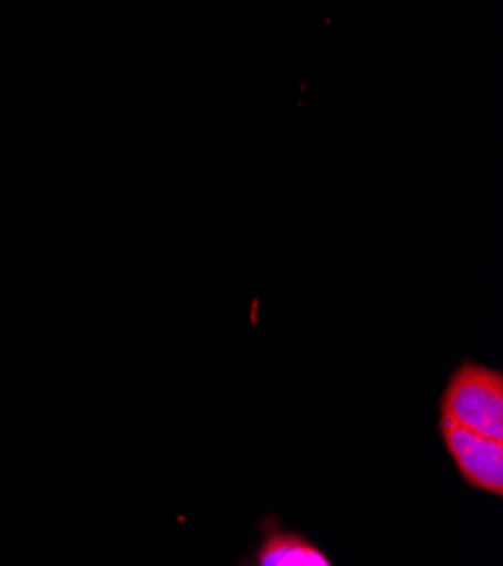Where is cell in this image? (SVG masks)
<instances>
[{"label":"cell","mask_w":503,"mask_h":566,"mask_svg":"<svg viewBox=\"0 0 503 566\" xmlns=\"http://www.w3.org/2000/svg\"><path fill=\"white\" fill-rule=\"evenodd\" d=\"M440 416L503 440V373L476 361H463L440 395Z\"/></svg>","instance_id":"obj_1"},{"label":"cell","mask_w":503,"mask_h":566,"mask_svg":"<svg viewBox=\"0 0 503 566\" xmlns=\"http://www.w3.org/2000/svg\"><path fill=\"white\" fill-rule=\"evenodd\" d=\"M438 431L461 479L481 492L503 496V440L483 436L442 416L438 418Z\"/></svg>","instance_id":"obj_2"},{"label":"cell","mask_w":503,"mask_h":566,"mask_svg":"<svg viewBox=\"0 0 503 566\" xmlns=\"http://www.w3.org/2000/svg\"><path fill=\"white\" fill-rule=\"evenodd\" d=\"M258 566H332V557L294 531H269L255 551Z\"/></svg>","instance_id":"obj_3"}]
</instances>
